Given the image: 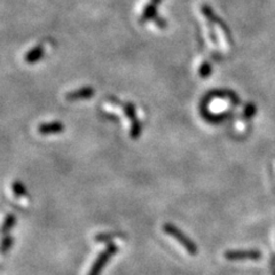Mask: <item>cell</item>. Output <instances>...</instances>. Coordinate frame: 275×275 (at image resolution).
<instances>
[{
	"label": "cell",
	"mask_w": 275,
	"mask_h": 275,
	"mask_svg": "<svg viewBox=\"0 0 275 275\" xmlns=\"http://www.w3.org/2000/svg\"><path fill=\"white\" fill-rule=\"evenodd\" d=\"M163 231L167 235H170L177 242H179L189 255L195 256L197 253V245L195 244L194 241H192L183 231L178 228L177 226L172 224L163 225Z\"/></svg>",
	"instance_id": "cell-1"
},
{
	"label": "cell",
	"mask_w": 275,
	"mask_h": 275,
	"mask_svg": "<svg viewBox=\"0 0 275 275\" xmlns=\"http://www.w3.org/2000/svg\"><path fill=\"white\" fill-rule=\"evenodd\" d=\"M117 251H118L117 244L109 243L107 245V248H105L103 251L98 256V258L95 259V262L93 263V265H92V267L89 271L88 275H100L101 272L103 271L105 265H107L109 260L112 259V257L115 253H117Z\"/></svg>",
	"instance_id": "cell-2"
},
{
	"label": "cell",
	"mask_w": 275,
	"mask_h": 275,
	"mask_svg": "<svg viewBox=\"0 0 275 275\" xmlns=\"http://www.w3.org/2000/svg\"><path fill=\"white\" fill-rule=\"evenodd\" d=\"M225 259L229 262L238 260H258L262 258V253L258 250H228L224 253Z\"/></svg>",
	"instance_id": "cell-3"
},
{
	"label": "cell",
	"mask_w": 275,
	"mask_h": 275,
	"mask_svg": "<svg viewBox=\"0 0 275 275\" xmlns=\"http://www.w3.org/2000/svg\"><path fill=\"white\" fill-rule=\"evenodd\" d=\"M202 13L204 14V16L207 18V21H209L211 24H217V26H219L221 28V30L224 31L226 38H227L228 41H231L230 38V31L229 29L226 26L225 22L221 20L220 17L217 16V14L214 12V9H212L210 6H207V5H203V6L201 7Z\"/></svg>",
	"instance_id": "cell-4"
},
{
	"label": "cell",
	"mask_w": 275,
	"mask_h": 275,
	"mask_svg": "<svg viewBox=\"0 0 275 275\" xmlns=\"http://www.w3.org/2000/svg\"><path fill=\"white\" fill-rule=\"evenodd\" d=\"M94 95V89L86 86V88H81L76 91H71L69 93L66 94V99L68 101H77L81 99H89Z\"/></svg>",
	"instance_id": "cell-5"
},
{
	"label": "cell",
	"mask_w": 275,
	"mask_h": 275,
	"mask_svg": "<svg viewBox=\"0 0 275 275\" xmlns=\"http://www.w3.org/2000/svg\"><path fill=\"white\" fill-rule=\"evenodd\" d=\"M65 126L64 124L60 122H52V123H44L39 125L38 128V132L43 136H46V134H57L64 132Z\"/></svg>",
	"instance_id": "cell-6"
},
{
	"label": "cell",
	"mask_w": 275,
	"mask_h": 275,
	"mask_svg": "<svg viewBox=\"0 0 275 275\" xmlns=\"http://www.w3.org/2000/svg\"><path fill=\"white\" fill-rule=\"evenodd\" d=\"M43 56H44V47L41 45H38L27 53L26 56H24V61L29 65H32L41 60Z\"/></svg>",
	"instance_id": "cell-7"
},
{
	"label": "cell",
	"mask_w": 275,
	"mask_h": 275,
	"mask_svg": "<svg viewBox=\"0 0 275 275\" xmlns=\"http://www.w3.org/2000/svg\"><path fill=\"white\" fill-rule=\"evenodd\" d=\"M156 16H157V6L149 3L148 5L144 6L140 21L147 22V21H151V20H155Z\"/></svg>",
	"instance_id": "cell-8"
},
{
	"label": "cell",
	"mask_w": 275,
	"mask_h": 275,
	"mask_svg": "<svg viewBox=\"0 0 275 275\" xmlns=\"http://www.w3.org/2000/svg\"><path fill=\"white\" fill-rule=\"evenodd\" d=\"M124 234L117 233V231H114V233H100L98 235H95V242H110V241L117 238H124Z\"/></svg>",
	"instance_id": "cell-9"
},
{
	"label": "cell",
	"mask_w": 275,
	"mask_h": 275,
	"mask_svg": "<svg viewBox=\"0 0 275 275\" xmlns=\"http://www.w3.org/2000/svg\"><path fill=\"white\" fill-rule=\"evenodd\" d=\"M123 110L125 115H126V117L131 120V123H134L137 122V120H139L137 118V110H136V107H134V104L131 103V102H128L123 104Z\"/></svg>",
	"instance_id": "cell-10"
},
{
	"label": "cell",
	"mask_w": 275,
	"mask_h": 275,
	"mask_svg": "<svg viewBox=\"0 0 275 275\" xmlns=\"http://www.w3.org/2000/svg\"><path fill=\"white\" fill-rule=\"evenodd\" d=\"M15 223H16L15 216L12 215V214L7 215L6 219L4 220V224H3V227H2V231H3L4 236L7 235L9 233V230H11L14 227V225H15Z\"/></svg>",
	"instance_id": "cell-11"
},
{
	"label": "cell",
	"mask_w": 275,
	"mask_h": 275,
	"mask_svg": "<svg viewBox=\"0 0 275 275\" xmlns=\"http://www.w3.org/2000/svg\"><path fill=\"white\" fill-rule=\"evenodd\" d=\"M14 243V239L11 235H5L4 239L2 241V255H5L7 251H9L12 248V245Z\"/></svg>",
	"instance_id": "cell-12"
},
{
	"label": "cell",
	"mask_w": 275,
	"mask_h": 275,
	"mask_svg": "<svg viewBox=\"0 0 275 275\" xmlns=\"http://www.w3.org/2000/svg\"><path fill=\"white\" fill-rule=\"evenodd\" d=\"M13 192H14V194H15L18 197L28 196V192L26 189V187H24V185L21 181H14V183H13Z\"/></svg>",
	"instance_id": "cell-13"
},
{
	"label": "cell",
	"mask_w": 275,
	"mask_h": 275,
	"mask_svg": "<svg viewBox=\"0 0 275 275\" xmlns=\"http://www.w3.org/2000/svg\"><path fill=\"white\" fill-rule=\"evenodd\" d=\"M211 72H212V67H211V65L209 64V62L204 61L203 64H202L200 70H199L200 77H201V78H207V77H209L211 75Z\"/></svg>",
	"instance_id": "cell-14"
},
{
	"label": "cell",
	"mask_w": 275,
	"mask_h": 275,
	"mask_svg": "<svg viewBox=\"0 0 275 275\" xmlns=\"http://www.w3.org/2000/svg\"><path fill=\"white\" fill-rule=\"evenodd\" d=\"M255 114H256V107L253 103H248L247 105H245L244 112H243V116L245 118L247 119L251 118Z\"/></svg>",
	"instance_id": "cell-15"
},
{
	"label": "cell",
	"mask_w": 275,
	"mask_h": 275,
	"mask_svg": "<svg viewBox=\"0 0 275 275\" xmlns=\"http://www.w3.org/2000/svg\"><path fill=\"white\" fill-rule=\"evenodd\" d=\"M155 23H156L157 26L160 27L161 29H164V28L166 27V21L164 20V18L160 17V16H156V17H155Z\"/></svg>",
	"instance_id": "cell-16"
},
{
	"label": "cell",
	"mask_w": 275,
	"mask_h": 275,
	"mask_svg": "<svg viewBox=\"0 0 275 275\" xmlns=\"http://www.w3.org/2000/svg\"><path fill=\"white\" fill-rule=\"evenodd\" d=\"M162 3V0H151V4L155 5V6H158Z\"/></svg>",
	"instance_id": "cell-17"
}]
</instances>
